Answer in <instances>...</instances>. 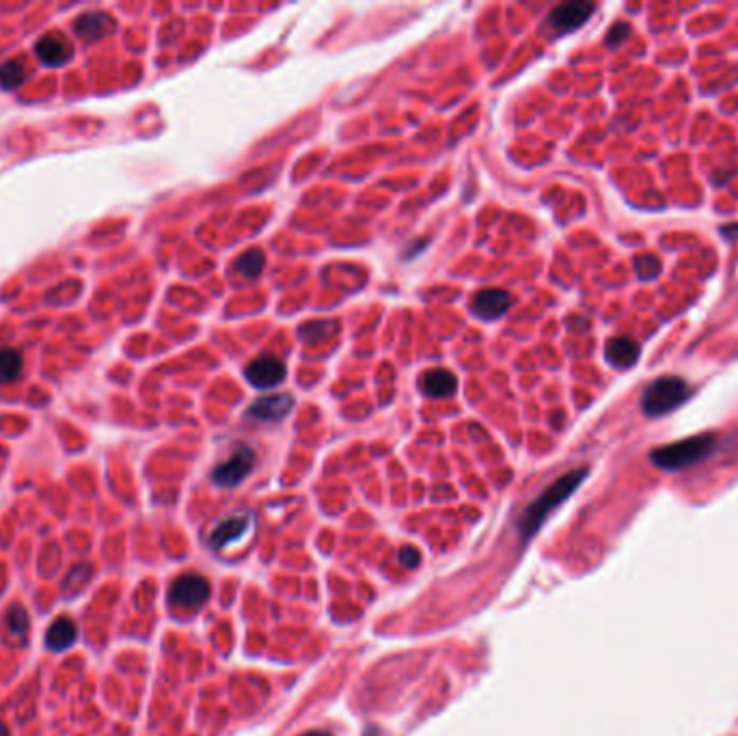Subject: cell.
<instances>
[{
	"label": "cell",
	"instance_id": "cell-1",
	"mask_svg": "<svg viewBox=\"0 0 738 736\" xmlns=\"http://www.w3.org/2000/svg\"><path fill=\"white\" fill-rule=\"evenodd\" d=\"M585 478H587V468H576V471L565 473L557 479V482H553L549 489L543 492V495L535 499V501L529 503V506L525 508V512L521 514L519 522H516L522 540L532 538L533 533L543 527L546 516H549L557 506H562L565 499L579 489L581 482Z\"/></svg>",
	"mask_w": 738,
	"mask_h": 736
},
{
	"label": "cell",
	"instance_id": "cell-2",
	"mask_svg": "<svg viewBox=\"0 0 738 736\" xmlns=\"http://www.w3.org/2000/svg\"><path fill=\"white\" fill-rule=\"evenodd\" d=\"M715 449H717L715 435H698L654 449L650 454V460L659 468H663V471H680V468L698 465V462L708 458Z\"/></svg>",
	"mask_w": 738,
	"mask_h": 736
},
{
	"label": "cell",
	"instance_id": "cell-3",
	"mask_svg": "<svg viewBox=\"0 0 738 736\" xmlns=\"http://www.w3.org/2000/svg\"><path fill=\"white\" fill-rule=\"evenodd\" d=\"M689 394H691V389H689V384L682 378L663 376L654 380L650 387L644 391L641 408L650 417H663V415L680 408L689 400Z\"/></svg>",
	"mask_w": 738,
	"mask_h": 736
},
{
	"label": "cell",
	"instance_id": "cell-4",
	"mask_svg": "<svg viewBox=\"0 0 738 736\" xmlns=\"http://www.w3.org/2000/svg\"><path fill=\"white\" fill-rule=\"evenodd\" d=\"M255 462H258V454H255L253 447H248V445L244 443L236 445V449L231 451L229 458L220 462V465L212 471L214 484L223 486V489L237 486L251 475Z\"/></svg>",
	"mask_w": 738,
	"mask_h": 736
},
{
	"label": "cell",
	"instance_id": "cell-5",
	"mask_svg": "<svg viewBox=\"0 0 738 736\" xmlns=\"http://www.w3.org/2000/svg\"><path fill=\"white\" fill-rule=\"evenodd\" d=\"M207 598H210V584L201 574H182L171 584L169 601L177 609H199L207 603Z\"/></svg>",
	"mask_w": 738,
	"mask_h": 736
},
{
	"label": "cell",
	"instance_id": "cell-6",
	"mask_svg": "<svg viewBox=\"0 0 738 736\" xmlns=\"http://www.w3.org/2000/svg\"><path fill=\"white\" fill-rule=\"evenodd\" d=\"M594 9H596V5L583 3V0H575V3H562L551 11L549 24H551L553 31L559 35H565L570 31H576V28H581L583 24L589 20V16L594 14Z\"/></svg>",
	"mask_w": 738,
	"mask_h": 736
},
{
	"label": "cell",
	"instance_id": "cell-7",
	"mask_svg": "<svg viewBox=\"0 0 738 736\" xmlns=\"http://www.w3.org/2000/svg\"><path fill=\"white\" fill-rule=\"evenodd\" d=\"M288 376V367L279 356L272 354H261L258 359H253L247 367V378L251 380L253 387L258 389H270L277 387L279 383H283V378Z\"/></svg>",
	"mask_w": 738,
	"mask_h": 736
},
{
	"label": "cell",
	"instance_id": "cell-8",
	"mask_svg": "<svg viewBox=\"0 0 738 736\" xmlns=\"http://www.w3.org/2000/svg\"><path fill=\"white\" fill-rule=\"evenodd\" d=\"M251 530H253V514H248V512L229 514L214 525V530L210 533V544L214 546V549L220 551V549H225V546L242 540Z\"/></svg>",
	"mask_w": 738,
	"mask_h": 736
},
{
	"label": "cell",
	"instance_id": "cell-9",
	"mask_svg": "<svg viewBox=\"0 0 738 736\" xmlns=\"http://www.w3.org/2000/svg\"><path fill=\"white\" fill-rule=\"evenodd\" d=\"M511 302L514 300H511L510 292L499 288H488L480 289V292L475 294V299L471 300V309L475 316H480L481 320H497L508 313Z\"/></svg>",
	"mask_w": 738,
	"mask_h": 736
},
{
	"label": "cell",
	"instance_id": "cell-10",
	"mask_svg": "<svg viewBox=\"0 0 738 736\" xmlns=\"http://www.w3.org/2000/svg\"><path fill=\"white\" fill-rule=\"evenodd\" d=\"M71 41L61 33H47L41 37L37 44H35V55L44 65H50V68H61L71 58Z\"/></svg>",
	"mask_w": 738,
	"mask_h": 736
},
{
	"label": "cell",
	"instance_id": "cell-11",
	"mask_svg": "<svg viewBox=\"0 0 738 736\" xmlns=\"http://www.w3.org/2000/svg\"><path fill=\"white\" fill-rule=\"evenodd\" d=\"M117 28V22L106 14V11H87L76 17L74 31L80 39L85 41H98L111 35Z\"/></svg>",
	"mask_w": 738,
	"mask_h": 736
},
{
	"label": "cell",
	"instance_id": "cell-12",
	"mask_svg": "<svg viewBox=\"0 0 738 736\" xmlns=\"http://www.w3.org/2000/svg\"><path fill=\"white\" fill-rule=\"evenodd\" d=\"M291 406H294V400L290 394H272L253 402L248 415L259 421H281L291 411Z\"/></svg>",
	"mask_w": 738,
	"mask_h": 736
},
{
	"label": "cell",
	"instance_id": "cell-13",
	"mask_svg": "<svg viewBox=\"0 0 738 736\" xmlns=\"http://www.w3.org/2000/svg\"><path fill=\"white\" fill-rule=\"evenodd\" d=\"M639 354H641L639 343L630 340V337H613V340L606 342L605 356L613 367L628 370V367H633L637 363Z\"/></svg>",
	"mask_w": 738,
	"mask_h": 736
},
{
	"label": "cell",
	"instance_id": "cell-14",
	"mask_svg": "<svg viewBox=\"0 0 738 736\" xmlns=\"http://www.w3.org/2000/svg\"><path fill=\"white\" fill-rule=\"evenodd\" d=\"M419 387L424 389L427 397H451L456 394L458 383L456 376L449 370L437 367V370H427L424 376L419 378Z\"/></svg>",
	"mask_w": 738,
	"mask_h": 736
},
{
	"label": "cell",
	"instance_id": "cell-15",
	"mask_svg": "<svg viewBox=\"0 0 738 736\" xmlns=\"http://www.w3.org/2000/svg\"><path fill=\"white\" fill-rule=\"evenodd\" d=\"M76 637H79L76 622L68 615H61V617H57L50 626H47L46 646L55 652H63L76 644Z\"/></svg>",
	"mask_w": 738,
	"mask_h": 736
},
{
	"label": "cell",
	"instance_id": "cell-16",
	"mask_svg": "<svg viewBox=\"0 0 738 736\" xmlns=\"http://www.w3.org/2000/svg\"><path fill=\"white\" fill-rule=\"evenodd\" d=\"M22 354L14 348H3L0 350V384H9L16 383L17 378L22 376Z\"/></svg>",
	"mask_w": 738,
	"mask_h": 736
},
{
	"label": "cell",
	"instance_id": "cell-17",
	"mask_svg": "<svg viewBox=\"0 0 738 736\" xmlns=\"http://www.w3.org/2000/svg\"><path fill=\"white\" fill-rule=\"evenodd\" d=\"M264 264H266L264 253H261L259 248H248L247 253H242L240 258L236 259L234 270L237 272V275H242L247 279H255V277L261 275V270H264Z\"/></svg>",
	"mask_w": 738,
	"mask_h": 736
},
{
	"label": "cell",
	"instance_id": "cell-18",
	"mask_svg": "<svg viewBox=\"0 0 738 736\" xmlns=\"http://www.w3.org/2000/svg\"><path fill=\"white\" fill-rule=\"evenodd\" d=\"M26 76L28 71L22 58H9V61L0 65V85H3V89H7V91L20 87L26 80Z\"/></svg>",
	"mask_w": 738,
	"mask_h": 736
},
{
	"label": "cell",
	"instance_id": "cell-19",
	"mask_svg": "<svg viewBox=\"0 0 738 736\" xmlns=\"http://www.w3.org/2000/svg\"><path fill=\"white\" fill-rule=\"evenodd\" d=\"M660 268H663V264H660L657 255H639V258L635 259L637 277L644 279V281H650V279L657 277Z\"/></svg>",
	"mask_w": 738,
	"mask_h": 736
},
{
	"label": "cell",
	"instance_id": "cell-20",
	"mask_svg": "<svg viewBox=\"0 0 738 736\" xmlns=\"http://www.w3.org/2000/svg\"><path fill=\"white\" fill-rule=\"evenodd\" d=\"M7 628L11 635H16V637H24L28 631V615L26 611H24L20 605L17 607H11L9 614H7Z\"/></svg>",
	"mask_w": 738,
	"mask_h": 736
},
{
	"label": "cell",
	"instance_id": "cell-21",
	"mask_svg": "<svg viewBox=\"0 0 738 736\" xmlns=\"http://www.w3.org/2000/svg\"><path fill=\"white\" fill-rule=\"evenodd\" d=\"M335 331V322H311L305 324L300 329V337L305 342H315V340H324L326 335Z\"/></svg>",
	"mask_w": 738,
	"mask_h": 736
},
{
	"label": "cell",
	"instance_id": "cell-22",
	"mask_svg": "<svg viewBox=\"0 0 738 736\" xmlns=\"http://www.w3.org/2000/svg\"><path fill=\"white\" fill-rule=\"evenodd\" d=\"M628 33H630V26H628L627 22L616 24V26H613L611 31H609V35H606V46H609V47L620 46L622 41L628 37Z\"/></svg>",
	"mask_w": 738,
	"mask_h": 736
},
{
	"label": "cell",
	"instance_id": "cell-23",
	"mask_svg": "<svg viewBox=\"0 0 738 736\" xmlns=\"http://www.w3.org/2000/svg\"><path fill=\"white\" fill-rule=\"evenodd\" d=\"M400 560H402V563H406L408 568H415L416 562L421 560V555L415 546H404V551L400 553Z\"/></svg>",
	"mask_w": 738,
	"mask_h": 736
},
{
	"label": "cell",
	"instance_id": "cell-24",
	"mask_svg": "<svg viewBox=\"0 0 738 736\" xmlns=\"http://www.w3.org/2000/svg\"><path fill=\"white\" fill-rule=\"evenodd\" d=\"M300 736H332V734H329V732H324V730H309V732H305V734H300Z\"/></svg>",
	"mask_w": 738,
	"mask_h": 736
},
{
	"label": "cell",
	"instance_id": "cell-25",
	"mask_svg": "<svg viewBox=\"0 0 738 736\" xmlns=\"http://www.w3.org/2000/svg\"><path fill=\"white\" fill-rule=\"evenodd\" d=\"M0 736H9V730L7 726H3V723H0Z\"/></svg>",
	"mask_w": 738,
	"mask_h": 736
}]
</instances>
